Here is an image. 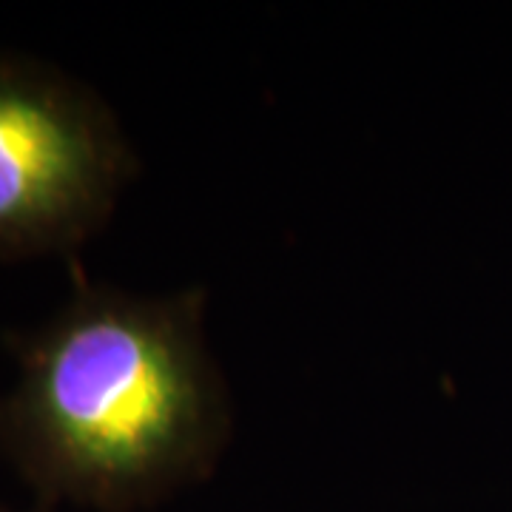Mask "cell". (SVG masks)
<instances>
[{"mask_svg":"<svg viewBox=\"0 0 512 512\" xmlns=\"http://www.w3.org/2000/svg\"><path fill=\"white\" fill-rule=\"evenodd\" d=\"M200 313L202 293L140 299L77 276L0 396V450L37 493L117 510L214 461L228 407Z\"/></svg>","mask_w":512,"mask_h":512,"instance_id":"obj_1","label":"cell"},{"mask_svg":"<svg viewBox=\"0 0 512 512\" xmlns=\"http://www.w3.org/2000/svg\"><path fill=\"white\" fill-rule=\"evenodd\" d=\"M134 157L106 103L0 55V256L72 254L109 220Z\"/></svg>","mask_w":512,"mask_h":512,"instance_id":"obj_2","label":"cell"}]
</instances>
